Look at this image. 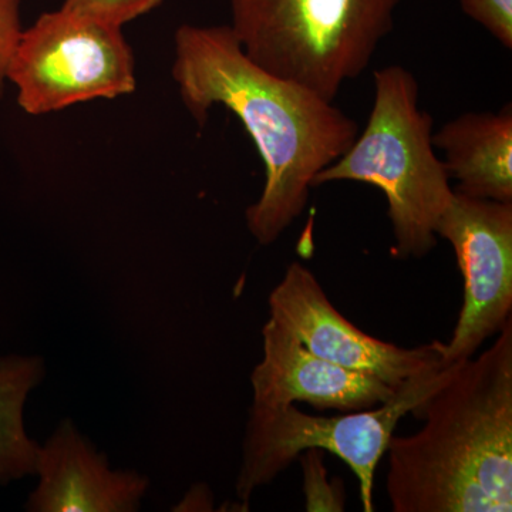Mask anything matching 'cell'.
<instances>
[{"label":"cell","instance_id":"6da1fadb","mask_svg":"<svg viewBox=\"0 0 512 512\" xmlns=\"http://www.w3.org/2000/svg\"><path fill=\"white\" fill-rule=\"evenodd\" d=\"M171 74L198 126L212 107L224 106L251 136L265 185L245 217L259 245L274 244L305 210L313 178L352 146L356 121L333 101L252 62L231 26H180Z\"/></svg>","mask_w":512,"mask_h":512},{"label":"cell","instance_id":"7a4b0ae2","mask_svg":"<svg viewBox=\"0 0 512 512\" xmlns=\"http://www.w3.org/2000/svg\"><path fill=\"white\" fill-rule=\"evenodd\" d=\"M412 414L423 427L386 451L394 512L512 510V319Z\"/></svg>","mask_w":512,"mask_h":512},{"label":"cell","instance_id":"3957f363","mask_svg":"<svg viewBox=\"0 0 512 512\" xmlns=\"http://www.w3.org/2000/svg\"><path fill=\"white\" fill-rule=\"evenodd\" d=\"M375 103L365 130L342 157L313 178L312 188L356 181L383 191L389 205L394 258H423L436 247V228L453 200L433 146V119L420 110L419 83L402 66L376 70Z\"/></svg>","mask_w":512,"mask_h":512},{"label":"cell","instance_id":"277c9868","mask_svg":"<svg viewBox=\"0 0 512 512\" xmlns=\"http://www.w3.org/2000/svg\"><path fill=\"white\" fill-rule=\"evenodd\" d=\"M404 0H229L245 55L333 101L365 72Z\"/></svg>","mask_w":512,"mask_h":512},{"label":"cell","instance_id":"5b68a950","mask_svg":"<svg viewBox=\"0 0 512 512\" xmlns=\"http://www.w3.org/2000/svg\"><path fill=\"white\" fill-rule=\"evenodd\" d=\"M454 363L446 360L407 379L387 402L345 416L319 417L295 404L282 409L249 410L242 463L237 478L239 500L271 484L308 450L329 451L348 464L359 481L363 511L373 512V488L380 463L399 421L412 414L444 383Z\"/></svg>","mask_w":512,"mask_h":512},{"label":"cell","instance_id":"8992f818","mask_svg":"<svg viewBox=\"0 0 512 512\" xmlns=\"http://www.w3.org/2000/svg\"><path fill=\"white\" fill-rule=\"evenodd\" d=\"M8 80L32 116L136 90L133 50L121 28L60 8L23 30Z\"/></svg>","mask_w":512,"mask_h":512},{"label":"cell","instance_id":"52a82bcc","mask_svg":"<svg viewBox=\"0 0 512 512\" xmlns=\"http://www.w3.org/2000/svg\"><path fill=\"white\" fill-rule=\"evenodd\" d=\"M437 237L446 239L463 275L464 298L443 359L461 362L507 325L512 312V202L454 191Z\"/></svg>","mask_w":512,"mask_h":512},{"label":"cell","instance_id":"ba28073f","mask_svg":"<svg viewBox=\"0 0 512 512\" xmlns=\"http://www.w3.org/2000/svg\"><path fill=\"white\" fill-rule=\"evenodd\" d=\"M269 318L284 326L312 353L335 365L367 373L393 389L443 359L439 340L419 348H400L367 335L332 305L318 278L299 262L268 298Z\"/></svg>","mask_w":512,"mask_h":512},{"label":"cell","instance_id":"9c48e42d","mask_svg":"<svg viewBox=\"0 0 512 512\" xmlns=\"http://www.w3.org/2000/svg\"><path fill=\"white\" fill-rule=\"evenodd\" d=\"M262 350L264 356L251 375L252 409L306 403L318 410L357 412L380 406L397 390L375 376L315 355L272 318L262 328Z\"/></svg>","mask_w":512,"mask_h":512},{"label":"cell","instance_id":"30bf717a","mask_svg":"<svg viewBox=\"0 0 512 512\" xmlns=\"http://www.w3.org/2000/svg\"><path fill=\"white\" fill-rule=\"evenodd\" d=\"M36 474L39 485L26 504L33 512H133L148 488L136 471L110 470L70 420L40 446Z\"/></svg>","mask_w":512,"mask_h":512},{"label":"cell","instance_id":"8fae6325","mask_svg":"<svg viewBox=\"0 0 512 512\" xmlns=\"http://www.w3.org/2000/svg\"><path fill=\"white\" fill-rule=\"evenodd\" d=\"M434 148L444 154L443 164L454 191L498 202H512V109L498 113H466L433 134Z\"/></svg>","mask_w":512,"mask_h":512},{"label":"cell","instance_id":"7c38bea8","mask_svg":"<svg viewBox=\"0 0 512 512\" xmlns=\"http://www.w3.org/2000/svg\"><path fill=\"white\" fill-rule=\"evenodd\" d=\"M43 376L40 357L0 359V484L36 474L40 446L26 434L23 409Z\"/></svg>","mask_w":512,"mask_h":512},{"label":"cell","instance_id":"4fadbf2b","mask_svg":"<svg viewBox=\"0 0 512 512\" xmlns=\"http://www.w3.org/2000/svg\"><path fill=\"white\" fill-rule=\"evenodd\" d=\"M303 493L308 511H343L345 493L342 484L328 480V471L322 461L323 451L308 450L302 453Z\"/></svg>","mask_w":512,"mask_h":512},{"label":"cell","instance_id":"5bb4252c","mask_svg":"<svg viewBox=\"0 0 512 512\" xmlns=\"http://www.w3.org/2000/svg\"><path fill=\"white\" fill-rule=\"evenodd\" d=\"M164 0H64L62 9L123 28L158 8Z\"/></svg>","mask_w":512,"mask_h":512},{"label":"cell","instance_id":"9a60e30c","mask_svg":"<svg viewBox=\"0 0 512 512\" xmlns=\"http://www.w3.org/2000/svg\"><path fill=\"white\" fill-rule=\"evenodd\" d=\"M461 9L505 47L512 49V0H460Z\"/></svg>","mask_w":512,"mask_h":512},{"label":"cell","instance_id":"2e32d148","mask_svg":"<svg viewBox=\"0 0 512 512\" xmlns=\"http://www.w3.org/2000/svg\"><path fill=\"white\" fill-rule=\"evenodd\" d=\"M19 8L20 0H0V97L5 92L10 59L23 32Z\"/></svg>","mask_w":512,"mask_h":512}]
</instances>
